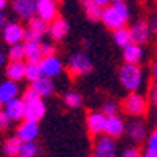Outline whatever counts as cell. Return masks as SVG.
Instances as JSON below:
<instances>
[{"label":"cell","mask_w":157,"mask_h":157,"mask_svg":"<svg viewBox=\"0 0 157 157\" xmlns=\"http://www.w3.org/2000/svg\"><path fill=\"white\" fill-rule=\"evenodd\" d=\"M129 17H131V10L124 2H112L109 6L103 8L101 13V22L112 31L124 28Z\"/></svg>","instance_id":"6da1fadb"},{"label":"cell","mask_w":157,"mask_h":157,"mask_svg":"<svg viewBox=\"0 0 157 157\" xmlns=\"http://www.w3.org/2000/svg\"><path fill=\"white\" fill-rule=\"evenodd\" d=\"M118 79L126 90H129V94L137 92L143 84V70L140 65L123 64L118 70Z\"/></svg>","instance_id":"7a4b0ae2"},{"label":"cell","mask_w":157,"mask_h":157,"mask_svg":"<svg viewBox=\"0 0 157 157\" xmlns=\"http://www.w3.org/2000/svg\"><path fill=\"white\" fill-rule=\"evenodd\" d=\"M67 69L72 76H84L94 70V62L86 52H76L70 56Z\"/></svg>","instance_id":"3957f363"},{"label":"cell","mask_w":157,"mask_h":157,"mask_svg":"<svg viewBox=\"0 0 157 157\" xmlns=\"http://www.w3.org/2000/svg\"><path fill=\"white\" fill-rule=\"evenodd\" d=\"M121 107L131 117H142L148 110V100L139 92H132L123 100Z\"/></svg>","instance_id":"277c9868"},{"label":"cell","mask_w":157,"mask_h":157,"mask_svg":"<svg viewBox=\"0 0 157 157\" xmlns=\"http://www.w3.org/2000/svg\"><path fill=\"white\" fill-rule=\"evenodd\" d=\"M36 16L47 24L59 17V5L56 0H36Z\"/></svg>","instance_id":"5b68a950"},{"label":"cell","mask_w":157,"mask_h":157,"mask_svg":"<svg viewBox=\"0 0 157 157\" xmlns=\"http://www.w3.org/2000/svg\"><path fill=\"white\" fill-rule=\"evenodd\" d=\"M48 25L37 16L28 20V25L25 28V42H40L42 36L48 33Z\"/></svg>","instance_id":"8992f818"},{"label":"cell","mask_w":157,"mask_h":157,"mask_svg":"<svg viewBox=\"0 0 157 157\" xmlns=\"http://www.w3.org/2000/svg\"><path fill=\"white\" fill-rule=\"evenodd\" d=\"M129 31H131L132 44H137V45H143V44H146V42L149 40L151 34H152L148 20H145V19L136 20V22H134V24L129 27Z\"/></svg>","instance_id":"52a82bcc"},{"label":"cell","mask_w":157,"mask_h":157,"mask_svg":"<svg viewBox=\"0 0 157 157\" xmlns=\"http://www.w3.org/2000/svg\"><path fill=\"white\" fill-rule=\"evenodd\" d=\"M117 154V142L107 136H100L94 145V155L97 157H115Z\"/></svg>","instance_id":"ba28073f"},{"label":"cell","mask_w":157,"mask_h":157,"mask_svg":"<svg viewBox=\"0 0 157 157\" xmlns=\"http://www.w3.org/2000/svg\"><path fill=\"white\" fill-rule=\"evenodd\" d=\"M3 39L10 45L22 44V40H25V28L17 22H8L3 28Z\"/></svg>","instance_id":"9c48e42d"},{"label":"cell","mask_w":157,"mask_h":157,"mask_svg":"<svg viewBox=\"0 0 157 157\" xmlns=\"http://www.w3.org/2000/svg\"><path fill=\"white\" fill-rule=\"evenodd\" d=\"M40 65V70H42V75L47 76V78H55L58 75L62 73L64 70V65H62V61L55 55V56H47V58H42V61L39 62Z\"/></svg>","instance_id":"30bf717a"},{"label":"cell","mask_w":157,"mask_h":157,"mask_svg":"<svg viewBox=\"0 0 157 157\" xmlns=\"http://www.w3.org/2000/svg\"><path fill=\"white\" fill-rule=\"evenodd\" d=\"M47 112V106L44 103V100H36V101H31V103H27L25 104V117L24 120L27 121H33V123H39L44 115Z\"/></svg>","instance_id":"8fae6325"},{"label":"cell","mask_w":157,"mask_h":157,"mask_svg":"<svg viewBox=\"0 0 157 157\" xmlns=\"http://www.w3.org/2000/svg\"><path fill=\"white\" fill-rule=\"evenodd\" d=\"M87 129L92 136H97V137H100L101 134H104L106 117L103 115L101 110H94L87 115Z\"/></svg>","instance_id":"7c38bea8"},{"label":"cell","mask_w":157,"mask_h":157,"mask_svg":"<svg viewBox=\"0 0 157 157\" xmlns=\"http://www.w3.org/2000/svg\"><path fill=\"white\" fill-rule=\"evenodd\" d=\"M39 136V124L33 121H22L16 131V137L20 142H34Z\"/></svg>","instance_id":"4fadbf2b"},{"label":"cell","mask_w":157,"mask_h":157,"mask_svg":"<svg viewBox=\"0 0 157 157\" xmlns=\"http://www.w3.org/2000/svg\"><path fill=\"white\" fill-rule=\"evenodd\" d=\"M13 10L20 19L30 20L36 17V0H13Z\"/></svg>","instance_id":"5bb4252c"},{"label":"cell","mask_w":157,"mask_h":157,"mask_svg":"<svg viewBox=\"0 0 157 157\" xmlns=\"http://www.w3.org/2000/svg\"><path fill=\"white\" fill-rule=\"evenodd\" d=\"M124 132H126V123H124V120L120 115L106 118L104 136H107L110 139H117V137H121Z\"/></svg>","instance_id":"9a60e30c"},{"label":"cell","mask_w":157,"mask_h":157,"mask_svg":"<svg viewBox=\"0 0 157 157\" xmlns=\"http://www.w3.org/2000/svg\"><path fill=\"white\" fill-rule=\"evenodd\" d=\"M70 31V25L69 22L62 17H58L56 20H53L52 24L48 25V36L53 40H62Z\"/></svg>","instance_id":"2e32d148"},{"label":"cell","mask_w":157,"mask_h":157,"mask_svg":"<svg viewBox=\"0 0 157 157\" xmlns=\"http://www.w3.org/2000/svg\"><path fill=\"white\" fill-rule=\"evenodd\" d=\"M126 132L132 142L142 143L146 139V124L142 120H132L129 124H126Z\"/></svg>","instance_id":"e0dca14e"},{"label":"cell","mask_w":157,"mask_h":157,"mask_svg":"<svg viewBox=\"0 0 157 157\" xmlns=\"http://www.w3.org/2000/svg\"><path fill=\"white\" fill-rule=\"evenodd\" d=\"M5 114L10 117L11 121H20L25 117V103L22 98H16L5 104Z\"/></svg>","instance_id":"ac0fdd59"},{"label":"cell","mask_w":157,"mask_h":157,"mask_svg":"<svg viewBox=\"0 0 157 157\" xmlns=\"http://www.w3.org/2000/svg\"><path fill=\"white\" fill-rule=\"evenodd\" d=\"M19 92H20V89H19L17 82L10 81V79L0 82V100H2L3 104L19 98Z\"/></svg>","instance_id":"d6986e66"},{"label":"cell","mask_w":157,"mask_h":157,"mask_svg":"<svg viewBox=\"0 0 157 157\" xmlns=\"http://www.w3.org/2000/svg\"><path fill=\"white\" fill-rule=\"evenodd\" d=\"M143 48L142 45H137V44H129L128 47L123 48V59L124 64H132V65H139L143 59Z\"/></svg>","instance_id":"ffe728a7"},{"label":"cell","mask_w":157,"mask_h":157,"mask_svg":"<svg viewBox=\"0 0 157 157\" xmlns=\"http://www.w3.org/2000/svg\"><path fill=\"white\" fill-rule=\"evenodd\" d=\"M31 87L37 92L40 98H45L55 94V82L52 78H47V76H40L37 81L31 82Z\"/></svg>","instance_id":"44dd1931"},{"label":"cell","mask_w":157,"mask_h":157,"mask_svg":"<svg viewBox=\"0 0 157 157\" xmlns=\"http://www.w3.org/2000/svg\"><path fill=\"white\" fill-rule=\"evenodd\" d=\"M25 70H27V62H10L6 65V76L10 81H20L25 79Z\"/></svg>","instance_id":"7402d4cb"},{"label":"cell","mask_w":157,"mask_h":157,"mask_svg":"<svg viewBox=\"0 0 157 157\" xmlns=\"http://www.w3.org/2000/svg\"><path fill=\"white\" fill-rule=\"evenodd\" d=\"M25 59L31 64H39L42 61V50H40V42H25Z\"/></svg>","instance_id":"603a6c76"},{"label":"cell","mask_w":157,"mask_h":157,"mask_svg":"<svg viewBox=\"0 0 157 157\" xmlns=\"http://www.w3.org/2000/svg\"><path fill=\"white\" fill-rule=\"evenodd\" d=\"M81 5L86 11V16L89 20H101V13H103V8L97 3H94L92 0H81Z\"/></svg>","instance_id":"cb8c5ba5"},{"label":"cell","mask_w":157,"mask_h":157,"mask_svg":"<svg viewBox=\"0 0 157 157\" xmlns=\"http://www.w3.org/2000/svg\"><path fill=\"white\" fill-rule=\"evenodd\" d=\"M112 37H114V42H115V45L124 48L128 47L129 44H132V39H131V31L128 27L124 28H120V30H115L114 33H112Z\"/></svg>","instance_id":"d4e9b609"},{"label":"cell","mask_w":157,"mask_h":157,"mask_svg":"<svg viewBox=\"0 0 157 157\" xmlns=\"http://www.w3.org/2000/svg\"><path fill=\"white\" fill-rule=\"evenodd\" d=\"M20 145H22V142L17 137H11L3 143V152L8 157H17L19 151H20Z\"/></svg>","instance_id":"484cf974"},{"label":"cell","mask_w":157,"mask_h":157,"mask_svg":"<svg viewBox=\"0 0 157 157\" xmlns=\"http://www.w3.org/2000/svg\"><path fill=\"white\" fill-rule=\"evenodd\" d=\"M10 62H22L25 59V47L24 44H17V45H11L8 52Z\"/></svg>","instance_id":"4316f807"},{"label":"cell","mask_w":157,"mask_h":157,"mask_svg":"<svg viewBox=\"0 0 157 157\" xmlns=\"http://www.w3.org/2000/svg\"><path fill=\"white\" fill-rule=\"evenodd\" d=\"M64 104L67 107H70V109H76L82 104V97L75 90H69L64 95Z\"/></svg>","instance_id":"83f0119b"},{"label":"cell","mask_w":157,"mask_h":157,"mask_svg":"<svg viewBox=\"0 0 157 157\" xmlns=\"http://www.w3.org/2000/svg\"><path fill=\"white\" fill-rule=\"evenodd\" d=\"M42 75V70H40V65L39 64H31V62H27V70H25V79L30 81V82H34L37 81Z\"/></svg>","instance_id":"f1b7e54d"},{"label":"cell","mask_w":157,"mask_h":157,"mask_svg":"<svg viewBox=\"0 0 157 157\" xmlns=\"http://www.w3.org/2000/svg\"><path fill=\"white\" fill-rule=\"evenodd\" d=\"M37 151H39V146L36 145V142H22L19 157H36Z\"/></svg>","instance_id":"f546056e"},{"label":"cell","mask_w":157,"mask_h":157,"mask_svg":"<svg viewBox=\"0 0 157 157\" xmlns=\"http://www.w3.org/2000/svg\"><path fill=\"white\" fill-rule=\"evenodd\" d=\"M118 110H120V107H118V104L115 101H106L103 104V107H101V112H103V115L106 118L118 115Z\"/></svg>","instance_id":"4dcf8cb0"},{"label":"cell","mask_w":157,"mask_h":157,"mask_svg":"<svg viewBox=\"0 0 157 157\" xmlns=\"http://www.w3.org/2000/svg\"><path fill=\"white\" fill-rule=\"evenodd\" d=\"M36 100H40V97L37 95V92L34 90V89L30 86L27 90L24 92V95H22V101L27 104V103H31V101H36Z\"/></svg>","instance_id":"1f68e13d"},{"label":"cell","mask_w":157,"mask_h":157,"mask_svg":"<svg viewBox=\"0 0 157 157\" xmlns=\"http://www.w3.org/2000/svg\"><path fill=\"white\" fill-rule=\"evenodd\" d=\"M40 50H42V56L47 58V56H55L56 53V48L53 44L50 42H40Z\"/></svg>","instance_id":"d6a6232c"},{"label":"cell","mask_w":157,"mask_h":157,"mask_svg":"<svg viewBox=\"0 0 157 157\" xmlns=\"http://www.w3.org/2000/svg\"><path fill=\"white\" fill-rule=\"evenodd\" d=\"M121 157H143V152L139 148H136V146H131V148H126L123 151Z\"/></svg>","instance_id":"836d02e7"},{"label":"cell","mask_w":157,"mask_h":157,"mask_svg":"<svg viewBox=\"0 0 157 157\" xmlns=\"http://www.w3.org/2000/svg\"><path fill=\"white\" fill-rule=\"evenodd\" d=\"M148 149H154V151H157V128L149 134L148 136Z\"/></svg>","instance_id":"e575fe53"},{"label":"cell","mask_w":157,"mask_h":157,"mask_svg":"<svg viewBox=\"0 0 157 157\" xmlns=\"http://www.w3.org/2000/svg\"><path fill=\"white\" fill-rule=\"evenodd\" d=\"M148 24H149V28H151V33L157 34V11H154L148 20Z\"/></svg>","instance_id":"d590c367"},{"label":"cell","mask_w":157,"mask_h":157,"mask_svg":"<svg viewBox=\"0 0 157 157\" xmlns=\"http://www.w3.org/2000/svg\"><path fill=\"white\" fill-rule=\"evenodd\" d=\"M10 123H11V120L5 114V110H0V129H6L10 126Z\"/></svg>","instance_id":"8d00e7d4"},{"label":"cell","mask_w":157,"mask_h":157,"mask_svg":"<svg viewBox=\"0 0 157 157\" xmlns=\"http://www.w3.org/2000/svg\"><path fill=\"white\" fill-rule=\"evenodd\" d=\"M149 100L154 104V107H157V81H154V84L151 86V90H149Z\"/></svg>","instance_id":"74e56055"},{"label":"cell","mask_w":157,"mask_h":157,"mask_svg":"<svg viewBox=\"0 0 157 157\" xmlns=\"http://www.w3.org/2000/svg\"><path fill=\"white\" fill-rule=\"evenodd\" d=\"M6 24H8L6 16L3 14V11H0V30H2V31H3V28L6 27Z\"/></svg>","instance_id":"f35d334b"},{"label":"cell","mask_w":157,"mask_h":157,"mask_svg":"<svg viewBox=\"0 0 157 157\" xmlns=\"http://www.w3.org/2000/svg\"><path fill=\"white\" fill-rule=\"evenodd\" d=\"M92 2L97 3V5H100L101 8H106V6H109L112 3V0H92Z\"/></svg>","instance_id":"ab89813d"},{"label":"cell","mask_w":157,"mask_h":157,"mask_svg":"<svg viewBox=\"0 0 157 157\" xmlns=\"http://www.w3.org/2000/svg\"><path fill=\"white\" fill-rule=\"evenodd\" d=\"M143 157H157V151H154V149H145V152H143Z\"/></svg>","instance_id":"60d3db41"},{"label":"cell","mask_w":157,"mask_h":157,"mask_svg":"<svg viewBox=\"0 0 157 157\" xmlns=\"http://www.w3.org/2000/svg\"><path fill=\"white\" fill-rule=\"evenodd\" d=\"M151 72H152V78H154V81H157V59H155V61L152 62Z\"/></svg>","instance_id":"b9f144b4"},{"label":"cell","mask_w":157,"mask_h":157,"mask_svg":"<svg viewBox=\"0 0 157 157\" xmlns=\"http://www.w3.org/2000/svg\"><path fill=\"white\" fill-rule=\"evenodd\" d=\"M5 61H6V55L0 50V65H3L5 64Z\"/></svg>","instance_id":"7bdbcfd3"},{"label":"cell","mask_w":157,"mask_h":157,"mask_svg":"<svg viewBox=\"0 0 157 157\" xmlns=\"http://www.w3.org/2000/svg\"><path fill=\"white\" fill-rule=\"evenodd\" d=\"M8 5V0H0V11H3Z\"/></svg>","instance_id":"ee69618b"},{"label":"cell","mask_w":157,"mask_h":157,"mask_svg":"<svg viewBox=\"0 0 157 157\" xmlns=\"http://www.w3.org/2000/svg\"><path fill=\"white\" fill-rule=\"evenodd\" d=\"M152 115H154V120H155V123H157V107H154V114H152Z\"/></svg>","instance_id":"f6af8a7d"},{"label":"cell","mask_w":157,"mask_h":157,"mask_svg":"<svg viewBox=\"0 0 157 157\" xmlns=\"http://www.w3.org/2000/svg\"><path fill=\"white\" fill-rule=\"evenodd\" d=\"M2 106H3V103H2V100H0V110H2Z\"/></svg>","instance_id":"bcb514c9"},{"label":"cell","mask_w":157,"mask_h":157,"mask_svg":"<svg viewBox=\"0 0 157 157\" xmlns=\"http://www.w3.org/2000/svg\"><path fill=\"white\" fill-rule=\"evenodd\" d=\"M112 2H124V0H112Z\"/></svg>","instance_id":"7dc6e473"},{"label":"cell","mask_w":157,"mask_h":157,"mask_svg":"<svg viewBox=\"0 0 157 157\" xmlns=\"http://www.w3.org/2000/svg\"><path fill=\"white\" fill-rule=\"evenodd\" d=\"M82 157H87V155H82Z\"/></svg>","instance_id":"c3c4849f"},{"label":"cell","mask_w":157,"mask_h":157,"mask_svg":"<svg viewBox=\"0 0 157 157\" xmlns=\"http://www.w3.org/2000/svg\"><path fill=\"white\" fill-rule=\"evenodd\" d=\"M94 157H97V155H94Z\"/></svg>","instance_id":"681fc988"}]
</instances>
